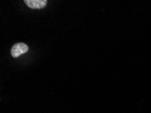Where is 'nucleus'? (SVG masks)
<instances>
[{
  "instance_id": "1",
  "label": "nucleus",
  "mask_w": 151,
  "mask_h": 113,
  "mask_svg": "<svg viewBox=\"0 0 151 113\" xmlns=\"http://www.w3.org/2000/svg\"><path fill=\"white\" fill-rule=\"evenodd\" d=\"M29 47L24 43H17L12 46L11 49V55L13 58H18L28 52Z\"/></svg>"
},
{
  "instance_id": "2",
  "label": "nucleus",
  "mask_w": 151,
  "mask_h": 113,
  "mask_svg": "<svg viewBox=\"0 0 151 113\" xmlns=\"http://www.w3.org/2000/svg\"><path fill=\"white\" fill-rule=\"evenodd\" d=\"M25 4L31 9H42L46 6L47 0H24Z\"/></svg>"
}]
</instances>
